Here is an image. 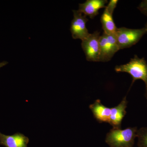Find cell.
<instances>
[{"instance_id": "2", "label": "cell", "mask_w": 147, "mask_h": 147, "mask_svg": "<svg viewBox=\"0 0 147 147\" xmlns=\"http://www.w3.org/2000/svg\"><path fill=\"white\" fill-rule=\"evenodd\" d=\"M115 69L117 72H125L130 74L132 77V84L136 80H142L147 90V63L144 58H140L135 55L128 63L116 66Z\"/></svg>"}, {"instance_id": "6", "label": "cell", "mask_w": 147, "mask_h": 147, "mask_svg": "<svg viewBox=\"0 0 147 147\" xmlns=\"http://www.w3.org/2000/svg\"><path fill=\"white\" fill-rule=\"evenodd\" d=\"M73 12L74 18L71 21L70 29L71 36L74 39L84 40L90 34L86 27L88 19L79 11L74 10Z\"/></svg>"}, {"instance_id": "3", "label": "cell", "mask_w": 147, "mask_h": 147, "mask_svg": "<svg viewBox=\"0 0 147 147\" xmlns=\"http://www.w3.org/2000/svg\"><path fill=\"white\" fill-rule=\"evenodd\" d=\"M145 34H146V30L145 28L135 29L118 28L115 36L119 49H125L135 45Z\"/></svg>"}, {"instance_id": "5", "label": "cell", "mask_w": 147, "mask_h": 147, "mask_svg": "<svg viewBox=\"0 0 147 147\" xmlns=\"http://www.w3.org/2000/svg\"><path fill=\"white\" fill-rule=\"evenodd\" d=\"M100 32L95 31L82 40V47L88 61L99 62Z\"/></svg>"}, {"instance_id": "13", "label": "cell", "mask_w": 147, "mask_h": 147, "mask_svg": "<svg viewBox=\"0 0 147 147\" xmlns=\"http://www.w3.org/2000/svg\"><path fill=\"white\" fill-rule=\"evenodd\" d=\"M118 1V0H110L108 5L106 6L105 9H106L110 14L113 15L114 11L115 9Z\"/></svg>"}, {"instance_id": "4", "label": "cell", "mask_w": 147, "mask_h": 147, "mask_svg": "<svg viewBox=\"0 0 147 147\" xmlns=\"http://www.w3.org/2000/svg\"><path fill=\"white\" fill-rule=\"evenodd\" d=\"M99 62L108 61L119 50L115 35H108L103 33L99 39Z\"/></svg>"}, {"instance_id": "10", "label": "cell", "mask_w": 147, "mask_h": 147, "mask_svg": "<svg viewBox=\"0 0 147 147\" xmlns=\"http://www.w3.org/2000/svg\"><path fill=\"white\" fill-rule=\"evenodd\" d=\"M89 108L98 121L108 123L111 114V108L103 105L100 99H97L90 105Z\"/></svg>"}, {"instance_id": "9", "label": "cell", "mask_w": 147, "mask_h": 147, "mask_svg": "<svg viewBox=\"0 0 147 147\" xmlns=\"http://www.w3.org/2000/svg\"><path fill=\"white\" fill-rule=\"evenodd\" d=\"M29 141L28 137L19 132L7 135L0 132V145L5 147H28Z\"/></svg>"}, {"instance_id": "15", "label": "cell", "mask_w": 147, "mask_h": 147, "mask_svg": "<svg viewBox=\"0 0 147 147\" xmlns=\"http://www.w3.org/2000/svg\"><path fill=\"white\" fill-rule=\"evenodd\" d=\"M8 63L7 61H3L2 62H0V68L6 65Z\"/></svg>"}, {"instance_id": "1", "label": "cell", "mask_w": 147, "mask_h": 147, "mask_svg": "<svg viewBox=\"0 0 147 147\" xmlns=\"http://www.w3.org/2000/svg\"><path fill=\"white\" fill-rule=\"evenodd\" d=\"M137 130L136 127L123 129L113 128L107 133L105 142L110 147H133Z\"/></svg>"}, {"instance_id": "16", "label": "cell", "mask_w": 147, "mask_h": 147, "mask_svg": "<svg viewBox=\"0 0 147 147\" xmlns=\"http://www.w3.org/2000/svg\"><path fill=\"white\" fill-rule=\"evenodd\" d=\"M144 28H146V34H147V22L146 24V25H145V27Z\"/></svg>"}, {"instance_id": "11", "label": "cell", "mask_w": 147, "mask_h": 147, "mask_svg": "<svg viewBox=\"0 0 147 147\" xmlns=\"http://www.w3.org/2000/svg\"><path fill=\"white\" fill-rule=\"evenodd\" d=\"M113 15L105 9L100 18L103 32L107 34L115 35L118 28L113 20Z\"/></svg>"}, {"instance_id": "8", "label": "cell", "mask_w": 147, "mask_h": 147, "mask_svg": "<svg viewBox=\"0 0 147 147\" xmlns=\"http://www.w3.org/2000/svg\"><path fill=\"white\" fill-rule=\"evenodd\" d=\"M127 102L125 96L118 105L111 108V114L108 123L113 126V128H121L122 121L126 114Z\"/></svg>"}, {"instance_id": "17", "label": "cell", "mask_w": 147, "mask_h": 147, "mask_svg": "<svg viewBox=\"0 0 147 147\" xmlns=\"http://www.w3.org/2000/svg\"><path fill=\"white\" fill-rule=\"evenodd\" d=\"M146 97L147 99V90L146 91Z\"/></svg>"}, {"instance_id": "7", "label": "cell", "mask_w": 147, "mask_h": 147, "mask_svg": "<svg viewBox=\"0 0 147 147\" xmlns=\"http://www.w3.org/2000/svg\"><path fill=\"white\" fill-rule=\"evenodd\" d=\"M108 2L107 0H87L85 3L79 4L78 11L93 19L99 13V9L105 8Z\"/></svg>"}, {"instance_id": "14", "label": "cell", "mask_w": 147, "mask_h": 147, "mask_svg": "<svg viewBox=\"0 0 147 147\" xmlns=\"http://www.w3.org/2000/svg\"><path fill=\"white\" fill-rule=\"evenodd\" d=\"M141 12L147 16V0H144L140 3L138 7Z\"/></svg>"}, {"instance_id": "12", "label": "cell", "mask_w": 147, "mask_h": 147, "mask_svg": "<svg viewBox=\"0 0 147 147\" xmlns=\"http://www.w3.org/2000/svg\"><path fill=\"white\" fill-rule=\"evenodd\" d=\"M137 137L138 147H147V127H142L138 129Z\"/></svg>"}]
</instances>
